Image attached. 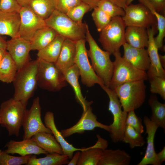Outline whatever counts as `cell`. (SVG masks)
I'll use <instances>...</instances> for the list:
<instances>
[{
    "label": "cell",
    "instance_id": "cell-1",
    "mask_svg": "<svg viewBox=\"0 0 165 165\" xmlns=\"http://www.w3.org/2000/svg\"><path fill=\"white\" fill-rule=\"evenodd\" d=\"M38 67V58L29 61L17 70L13 82L14 88L13 98L26 106L37 85Z\"/></svg>",
    "mask_w": 165,
    "mask_h": 165
},
{
    "label": "cell",
    "instance_id": "cell-2",
    "mask_svg": "<svg viewBox=\"0 0 165 165\" xmlns=\"http://www.w3.org/2000/svg\"><path fill=\"white\" fill-rule=\"evenodd\" d=\"M86 28L85 39L89 45L87 54L90 59L91 66L104 86L108 87L113 69V62L110 58L111 54L99 47L92 35L87 24Z\"/></svg>",
    "mask_w": 165,
    "mask_h": 165
},
{
    "label": "cell",
    "instance_id": "cell-3",
    "mask_svg": "<svg viewBox=\"0 0 165 165\" xmlns=\"http://www.w3.org/2000/svg\"><path fill=\"white\" fill-rule=\"evenodd\" d=\"M45 20L46 26L53 29L65 38L75 42L85 38L87 24L78 23L66 14L57 9Z\"/></svg>",
    "mask_w": 165,
    "mask_h": 165
},
{
    "label": "cell",
    "instance_id": "cell-4",
    "mask_svg": "<svg viewBox=\"0 0 165 165\" xmlns=\"http://www.w3.org/2000/svg\"><path fill=\"white\" fill-rule=\"evenodd\" d=\"M144 81L138 80L123 83L113 90L118 97L123 110L128 112L139 108L144 103L146 86Z\"/></svg>",
    "mask_w": 165,
    "mask_h": 165
},
{
    "label": "cell",
    "instance_id": "cell-5",
    "mask_svg": "<svg viewBox=\"0 0 165 165\" xmlns=\"http://www.w3.org/2000/svg\"><path fill=\"white\" fill-rule=\"evenodd\" d=\"M26 106L13 97L1 104L0 125L6 129L9 136H19Z\"/></svg>",
    "mask_w": 165,
    "mask_h": 165
},
{
    "label": "cell",
    "instance_id": "cell-6",
    "mask_svg": "<svg viewBox=\"0 0 165 165\" xmlns=\"http://www.w3.org/2000/svg\"><path fill=\"white\" fill-rule=\"evenodd\" d=\"M126 26L121 16L112 18L109 23L100 32L99 41L104 50L111 54L120 51L126 42Z\"/></svg>",
    "mask_w": 165,
    "mask_h": 165
},
{
    "label": "cell",
    "instance_id": "cell-7",
    "mask_svg": "<svg viewBox=\"0 0 165 165\" xmlns=\"http://www.w3.org/2000/svg\"><path fill=\"white\" fill-rule=\"evenodd\" d=\"M112 75L108 87L113 90L115 87L124 83L138 80L145 81L148 79L146 71L138 69L125 60L120 51L113 55Z\"/></svg>",
    "mask_w": 165,
    "mask_h": 165
},
{
    "label": "cell",
    "instance_id": "cell-8",
    "mask_svg": "<svg viewBox=\"0 0 165 165\" xmlns=\"http://www.w3.org/2000/svg\"><path fill=\"white\" fill-rule=\"evenodd\" d=\"M101 87L108 97V110L113 117L112 123L108 125L110 138L114 143L122 141L126 126L127 112L122 110L120 102L113 90L104 85Z\"/></svg>",
    "mask_w": 165,
    "mask_h": 165
},
{
    "label": "cell",
    "instance_id": "cell-9",
    "mask_svg": "<svg viewBox=\"0 0 165 165\" xmlns=\"http://www.w3.org/2000/svg\"><path fill=\"white\" fill-rule=\"evenodd\" d=\"M38 61L37 85L50 91L57 92L67 85L63 73L54 63L37 58Z\"/></svg>",
    "mask_w": 165,
    "mask_h": 165
},
{
    "label": "cell",
    "instance_id": "cell-10",
    "mask_svg": "<svg viewBox=\"0 0 165 165\" xmlns=\"http://www.w3.org/2000/svg\"><path fill=\"white\" fill-rule=\"evenodd\" d=\"M86 41L84 38L76 42L75 64L78 69L81 82L84 85L88 87L95 84L102 86L104 85L103 82L96 74L89 62L85 45Z\"/></svg>",
    "mask_w": 165,
    "mask_h": 165
},
{
    "label": "cell",
    "instance_id": "cell-11",
    "mask_svg": "<svg viewBox=\"0 0 165 165\" xmlns=\"http://www.w3.org/2000/svg\"><path fill=\"white\" fill-rule=\"evenodd\" d=\"M124 10L125 14L122 18L126 27L157 28L155 16L143 4L140 3L135 4L131 3L127 6Z\"/></svg>",
    "mask_w": 165,
    "mask_h": 165
},
{
    "label": "cell",
    "instance_id": "cell-12",
    "mask_svg": "<svg viewBox=\"0 0 165 165\" xmlns=\"http://www.w3.org/2000/svg\"><path fill=\"white\" fill-rule=\"evenodd\" d=\"M41 109L38 97L34 99L29 109H26L23 117L22 126L24 132L23 140L31 138L40 132L52 133L50 130L43 123L41 119Z\"/></svg>",
    "mask_w": 165,
    "mask_h": 165
},
{
    "label": "cell",
    "instance_id": "cell-13",
    "mask_svg": "<svg viewBox=\"0 0 165 165\" xmlns=\"http://www.w3.org/2000/svg\"><path fill=\"white\" fill-rule=\"evenodd\" d=\"M19 13L20 23L18 36L30 42L38 30L46 26L45 20L36 14L29 5L21 7Z\"/></svg>",
    "mask_w": 165,
    "mask_h": 165
},
{
    "label": "cell",
    "instance_id": "cell-14",
    "mask_svg": "<svg viewBox=\"0 0 165 165\" xmlns=\"http://www.w3.org/2000/svg\"><path fill=\"white\" fill-rule=\"evenodd\" d=\"M97 119L90 106L86 111H83L80 119L76 123L70 128L61 130L60 132L64 138L75 133L81 134L86 131L92 130L97 127L103 129L109 132L108 125L101 123L97 120Z\"/></svg>",
    "mask_w": 165,
    "mask_h": 165
},
{
    "label": "cell",
    "instance_id": "cell-15",
    "mask_svg": "<svg viewBox=\"0 0 165 165\" xmlns=\"http://www.w3.org/2000/svg\"><path fill=\"white\" fill-rule=\"evenodd\" d=\"M6 50L15 62L17 70L29 61L31 50L29 41L18 36L12 38L7 41Z\"/></svg>",
    "mask_w": 165,
    "mask_h": 165
},
{
    "label": "cell",
    "instance_id": "cell-16",
    "mask_svg": "<svg viewBox=\"0 0 165 165\" xmlns=\"http://www.w3.org/2000/svg\"><path fill=\"white\" fill-rule=\"evenodd\" d=\"M156 28L153 27L147 28L148 42L147 50L150 59V64L147 73L149 79L154 76L165 78V71L161 64L158 49L155 41L154 36Z\"/></svg>",
    "mask_w": 165,
    "mask_h": 165
},
{
    "label": "cell",
    "instance_id": "cell-17",
    "mask_svg": "<svg viewBox=\"0 0 165 165\" xmlns=\"http://www.w3.org/2000/svg\"><path fill=\"white\" fill-rule=\"evenodd\" d=\"M144 123L145 127L147 146L145 154L138 165H160L155 149L154 138L158 127L152 122L147 116L144 117Z\"/></svg>",
    "mask_w": 165,
    "mask_h": 165
},
{
    "label": "cell",
    "instance_id": "cell-18",
    "mask_svg": "<svg viewBox=\"0 0 165 165\" xmlns=\"http://www.w3.org/2000/svg\"><path fill=\"white\" fill-rule=\"evenodd\" d=\"M123 57L136 68L143 71L149 68L150 59L146 49L131 46L126 42L123 45Z\"/></svg>",
    "mask_w": 165,
    "mask_h": 165
},
{
    "label": "cell",
    "instance_id": "cell-19",
    "mask_svg": "<svg viewBox=\"0 0 165 165\" xmlns=\"http://www.w3.org/2000/svg\"><path fill=\"white\" fill-rule=\"evenodd\" d=\"M4 150L9 154H17L21 156L39 155L48 153L39 147L32 138L17 141L11 140L6 145Z\"/></svg>",
    "mask_w": 165,
    "mask_h": 165
},
{
    "label": "cell",
    "instance_id": "cell-20",
    "mask_svg": "<svg viewBox=\"0 0 165 165\" xmlns=\"http://www.w3.org/2000/svg\"><path fill=\"white\" fill-rule=\"evenodd\" d=\"M97 136L98 140L94 145L80 151L77 165H98L103 150L108 147V142L99 135Z\"/></svg>",
    "mask_w": 165,
    "mask_h": 165
},
{
    "label": "cell",
    "instance_id": "cell-21",
    "mask_svg": "<svg viewBox=\"0 0 165 165\" xmlns=\"http://www.w3.org/2000/svg\"><path fill=\"white\" fill-rule=\"evenodd\" d=\"M76 52V42L65 38L58 59L55 63L62 73L75 64Z\"/></svg>",
    "mask_w": 165,
    "mask_h": 165
},
{
    "label": "cell",
    "instance_id": "cell-22",
    "mask_svg": "<svg viewBox=\"0 0 165 165\" xmlns=\"http://www.w3.org/2000/svg\"><path fill=\"white\" fill-rule=\"evenodd\" d=\"M44 122L46 126L50 130L52 134L61 146L63 154L68 156L69 159H72L75 152L81 151L84 149V148H77L74 147L65 140L61 132L57 128L54 121V114L53 112L48 111L46 113Z\"/></svg>",
    "mask_w": 165,
    "mask_h": 165
},
{
    "label": "cell",
    "instance_id": "cell-23",
    "mask_svg": "<svg viewBox=\"0 0 165 165\" xmlns=\"http://www.w3.org/2000/svg\"><path fill=\"white\" fill-rule=\"evenodd\" d=\"M20 23L19 13H8L0 10V35L11 38L18 36Z\"/></svg>",
    "mask_w": 165,
    "mask_h": 165
},
{
    "label": "cell",
    "instance_id": "cell-24",
    "mask_svg": "<svg viewBox=\"0 0 165 165\" xmlns=\"http://www.w3.org/2000/svg\"><path fill=\"white\" fill-rule=\"evenodd\" d=\"M63 74L66 81L71 85L74 90L77 101L82 107L83 111H86L93 102L87 101L82 95L79 81L80 75L77 66L75 64Z\"/></svg>",
    "mask_w": 165,
    "mask_h": 165
},
{
    "label": "cell",
    "instance_id": "cell-25",
    "mask_svg": "<svg viewBox=\"0 0 165 165\" xmlns=\"http://www.w3.org/2000/svg\"><path fill=\"white\" fill-rule=\"evenodd\" d=\"M126 42L132 46L145 48L148 44V37L147 28H145L129 26L125 29Z\"/></svg>",
    "mask_w": 165,
    "mask_h": 165
},
{
    "label": "cell",
    "instance_id": "cell-26",
    "mask_svg": "<svg viewBox=\"0 0 165 165\" xmlns=\"http://www.w3.org/2000/svg\"><path fill=\"white\" fill-rule=\"evenodd\" d=\"M131 159L124 150L105 149L103 151L98 165H129Z\"/></svg>",
    "mask_w": 165,
    "mask_h": 165
},
{
    "label": "cell",
    "instance_id": "cell-27",
    "mask_svg": "<svg viewBox=\"0 0 165 165\" xmlns=\"http://www.w3.org/2000/svg\"><path fill=\"white\" fill-rule=\"evenodd\" d=\"M31 138L39 147L48 153L63 154L61 146L52 134L39 132L34 135Z\"/></svg>",
    "mask_w": 165,
    "mask_h": 165
},
{
    "label": "cell",
    "instance_id": "cell-28",
    "mask_svg": "<svg viewBox=\"0 0 165 165\" xmlns=\"http://www.w3.org/2000/svg\"><path fill=\"white\" fill-rule=\"evenodd\" d=\"M65 39L64 37L57 34L55 38L46 46L38 51V58L55 63L60 54Z\"/></svg>",
    "mask_w": 165,
    "mask_h": 165
},
{
    "label": "cell",
    "instance_id": "cell-29",
    "mask_svg": "<svg viewBox=\"0 0 165 165\" xmlns=\"http://www.w3.org/2000/svg\"><path fill=\"white\" fill-rule=\"evenodd\" d=\"M58 34L51 28L46 26L38 30L30 41L31 50L39 51L51 42Z\"/></svg>",
    "mask_w": 165,
    "mask_h": 165
},
{
    "label": "cell",
    "instance_id": "cell-30",
    "mask_svg": "<svg viewBox=\"0 0 165 165\" xmlns=\"http://www.w3.org/2000/svg\"><path fill=\"white\" fill-rule=\"evenodd\" d=\"M152 112L150 120L159 127L165 130V104L160 102L157 97L151 95L148 100Z\"/></svg>",
    "mask_w": 165,
    "mask_h": 165
},
{
    "label": "cell",
    "instance_id": "cell-31",
    "mask_svg": "<svg viewBox=\"0 0 165 165\" xmlns=\"http://www.w3.org/2000/svg\"><path fill=\"white\" fill-rule=\"evenodd\" d=\"M17 71L15 62L7 51L0 63V81L13 82Z\"/></svg>",
    "mask_w": 165,
    "mask_h": 165
},
{
    "label": "cell",
    "instance_id": "cell-32",
    "mask_svg": "<svg viewBox=\"0 0 165 165\" xmlns=\"http://www.w3.org/2000/svg\"><path fill=\"white\" fill-rule=\"evenodd\" d=\"M68 156L56 153H47L43 157L37 158L35 155L31 156L26 165H62L69 162Z\"/></svg>",
    "mask_w": 165,
    "mask_h": 165
},
{
    "label": "cell",
    "instance_id": "cell-33",
    "mask_svg": "<svg viewBox=\"0 0 165 165\" xmlns=\"http://www.w3.org/2000/svg\"><path fill=\"white\" fill-rule=\"evenodd\" d=\"M29 6L36 14L45 20L56 9V0H31Z\"/></svg>",
    "mask_w": 165,
    "mask_h": 165
},
{
    "label": "cell",
    "instance_id": "cell-34",
    "mask_svg": "<svg viewBox=\"0 0 165 165\" xmlns=\"http://www.w3.org/2000/svg\"><path fill=\"white\" fill-rule=\"evenodd\" d=\"M138 1L139 3L147 7L156 19L157 28L159 32L157 36L154 38V39L158 49H161L163 46V40L165 36V16L157 12L148 0H138Z\"/></svg>",
    "mask_w": 165,
    "mask_h": 165
},
{
    "label": "cell",
    "instance_id": "cell-35",
    "mask_svg": "<svg viewBox=\"0 0 165 165\" xmlns=\"http://www.w3.org/2000/svg\"><path fill=\"white\" fill-rule=\"evenodd\" d=\"M122 141L128 144L132 149L142 147L145 143L141 134L127 125L126 126Z\"/></svg>",
    "mask_w": 165,
    "mask_h": 165
},
{
    "label": "cell",
    "instance_id": "cell-36",
    "mask_svg": "<svg viewBox=\"0 0 165 165\" xmlns=\"http://www.w3.org/2000/svg\"><path fill=\"white\" fill-rule=\"evenodd\" d=\"M97 6L109 15L112 18L123 17L125 14L123 9L109 0H100Z\"/></svg>",
    "mask_w": 165,
    "mask_h": 165
},
{
    "label": "cell",
    "instance_id": "cell-37",
    "mask_svg": "<svg viewBox=\"0 0 165 165\" xmlns=\"http://www.w3.org/2000/svg\"><path fill=\"white\" fill-rule=\"evenodd\" d=\"M32 155L20 156L10 155L5 151H2L0 155V165H21L28 163Z\"/></svg>",
    "mask_w": 165,
    "mask_h": 165
},
{
    "label": "cell",
    "instance_id": "cell-38",
    "mask_svg": "<svg viewBox=\"0 0 165 165\" xmlns=\"http://www.w3.org/2000/svg\"><path fill=\"white\" fill-rule=\"evenodd\" d=\"M93 9L92 19L97 31L100 32L109 23L112 18L97 6Z\"/></svg>",
    "mask_w": 165,
    "mask_h": 165
},
{
    "label": "cell",
    "instance_id": "cell-39",
    "mask_svg": "<svg viewBox=\"0 0 165 165\" xmlns=\"http://www.w3.org/2000/svg\"><path fill=\"white\" fill-rule=\"evenodd\" d=\"M91 10L90 6L82 2L70 10L66 14L71 19L80 24H82V20L84 15Z\"/></svg>",
    "mask_w": 165,
    "mask_h": 165
},
{
    "label": "cell",
    "instance_id": "cell-40",
    "mask_svg": "<svg viewBox=\"0 0 165 165\" xmlns=\"http://www.w3.org/2000/svg\"><path fill=\"white\" fill-rule=\"evenodd\" d=\"M150 91L153 94H158L165 100V78L154 76L149 79Z\"/></svg>",
    "mask_w": 165,
    "mask_h": 165
},
{
    "label": "cell",
    "instance_id": "cell-41",
    "mask_svg": "<svg viewBox=\"0 0 165 165\" xmlns=\"http://www.w3.org/2000/svg\"><path fill=\"white\" fill-rule=\"evenodd\" d=\"M126 123V125L132 127L141 134L144 132L142 120L137 116L134 110H131L127 112Z\"/></svg>",
    "mask_w": 165,
    "mask_h": 165
},
{
    "label": "cell",
    "instance_id": "cell-42",
    "mask_svg": "<svg viewBox=\"0 0 165 165\" xmlns=\"http://www.w3.org/2000/svg\"><path fill=\"white\" fill-rule=\"evenodd\" d=\"M82 2L81 0H56V9L66 14Z\"/></svg>",
    "mask_w": 165,
    "mask_h": 165
},
{
    "label": "cell",
    "instance_id": "cell-43",
    "mask_svg": "<svg viewBox=\"0 0 165 165\" xmlns=\"http://www.w3.org/2000/svg\"><path fill=\"white\" fill-rule=\"evenodd\" d=\"M21 7L16 0H0V10L6 12H18Z\"/></svg>",
    "mask_w": 165,
    "mask_h": 165
},
{
    "label": "cell",
    "instance_id": "cell-44",
    "mask_svg": "<svg viewBox=\"0 0 165 165\" xmlns=\"http://www.w3.org/2000/svg\"><path fill=\"white\" fill-rule=\"evenodd\" d=\"M156 10L163 15L165 12V0H148Z\"/></svg>",
    "mask_w": 165,
    "mask_h": 165
},
{
    "label": "cell",
    "instance_id": "cell-45",
    "mask_svg": "<svg viewBox=\"0 0 165 165\" xmlns=\"http://www.w3.org/2000/svg\"><path fill=\"white\" fill-rule=\"evenodd\" d=\"M80 151H78L73 155L71 160L69 161L68 164V165H77L78 162L79 155L80 154Z\"/></svg>",
    "mask_w": 165,
    "mask_h": 165
},
{
    "label": "cell",
    "instance_id": "cell-46",
    "mask_svg": "<svg viewBox=\"0 0 165 165\" xmlns=\"http://www.w3.org/2000/svg\"><path fill=\"white\" fill-rule=\"evenodd\" d=\"M100 0H81L82 2L88 5L90 8L91 10L93 9L97 6Z\"/></svg>",
    "mask_w": 165,
    "mask_h": 165
},
{
    "label": "cell",
    "instance_id": "cell-47",
    "mask_svg": "<svg viewBox=\"0 0 165 165\" xmlns=\"http://www.w3.org/2000/svg\"><path fill=\"white\" fill-rule=\"evenodd\" d=\"M157 158L162 164L165 161V147H163V149L159 152L156 154Z\"/></svg>",
    "mask_w": 165,
    "mask_h": 165
},
{
    "label": "cell",
    "instance_id": "cell-48",
    "mask_svg": "<svg viewBox=\"0 0 165 165\" xmlns=\"http://www.w3.org/2000/svg\"><path fill=\"white\" fill-rule=\"evenodd\" d=\"M118 5L122 8L124 9L127 6L126 5L127 0H109Z\"/></svg>",
    "mask_w": 165,
    "mask_h": 165
},
{
    "label": "cell",
    "instance_id": "cell-49",
    "mask_svg": "<svg viewBox=\"0 0 165 165\" xmlns=\"http://www.w3.org/2000/svg\"><path fill=\"white\" fill-rule=\"evenodd\" d=\"M21 7L29 6L31 0H16Z\"/></svg>",
    "mask_w": 165,
    "mask_h": 165
},
{
    "label": "cell",
    "instance_id": "cell-50",
    "mask_svg": "<svg viewBox=\"0 0 165 165\" xmlns=\"http://www.w3.org/2000/svg\"><path fill=\"white\" fill-rule=\"evenodd\" d=\"M7 43V41L0 36V49L6 50Z\"/></svg>",
    "mask_w": 165,
    "mask_h": 165
},
{
    "label": "cell",
    "instance_id": "cell-51",
    "mask_svg": "<svg viewBox=\"0 0 165 165\" xmlns=\"http://www.w3.org/2000/svg\"><path fill=\"white\" fill-rule=\"evenodd\" d=\"M159 59L161 64L163 68H165V56L159 54Z\"/></svg>",
    "mask_w": 165,
    "mask_h": 165
},
{
    "label": "cell",
    "instance_id": "cell-52",
    "mask_svg": "<svg viewBox=\"0 0 165 165\" xmlns=\"http://www.w3.org/2000/svg\"><path fill=\"white\" fill-rule=\"evenodd\" d=\"M7 50H6L0 49V63L3 58Z\"/></svg>",
    "mask_w": 165,
    "mask_h": 165
},
{
    "label": "cell",
    "instance_id": "cell-53",
    "mask_svg": "<svg viewBox=\"0 0 165 165\" xmlns=\"http://www.w3.org/2000/svg\"><path fill=\"white\" fill-rule=\"evenodd\" d=\"M134 0H127L126 5L128 6Z\"/></svg>",
    "mask_w": 165,
    "mask_h": 165
},
{
    "label": "cell",
    "instance_id": "cell-54",
    "mask_svg": "<svg viewBox=\"0 0 165 165\" xmlns=\"http://www.w3.org/2000/svg\"><path fill=\"white\" fill-rule=\"evenodd\" d=\"M2 150L0 149V154H1V152H2Z\"/></svg>",
    "mask_w": 165,
    "mask_h": 165
}]
</instances>
